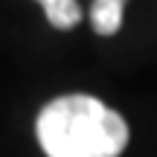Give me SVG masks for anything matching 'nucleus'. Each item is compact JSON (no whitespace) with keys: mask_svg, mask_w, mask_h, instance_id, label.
I'll return each mask as SVG.
<instances>
[{"mask_svg":"<svg viewBox=\"0 0 157 157\" xmlns=\"http://www.w3.org/2000/svg\"><path fill=\"white\" fill-rule=\"evenodd\" d=\"M35 131L47 157H119L128 146L125 119L84 93L47 102Z\"/></svg>","mask_w":157,"mask_h":157,"instance_id":"f257e3e1","label":"nucleus"},{"mask_svg":"<svg viewBox=\"0 0 157 157\" xmlns=\"http://www.w3.org/2000/svg\"><path fill=\"white\" fill-rule=\"evenodd\" d=\"M125 0H93L90 3V23L99 35H117L122 26Z\"/></svg>","mask_w":157,"mask_h":157,"instance_id":"f03ea898","label":"nucleus"},{"mask_svg":"<svg viewBox=\"0 0 157 157\" xmlns=\"http://www.w3.org/2000/svg\"><path fill=\"white\" fill-rule=\"evenodd\" d=\"M38 3L44 6L47 21L56 29H70L82 21V6L76 0H38Z\"/></svg>","mask_w":157,"mask_h":157,"instance_id":"7ed1b4c3","label":"nucleus"}]
</instances>
